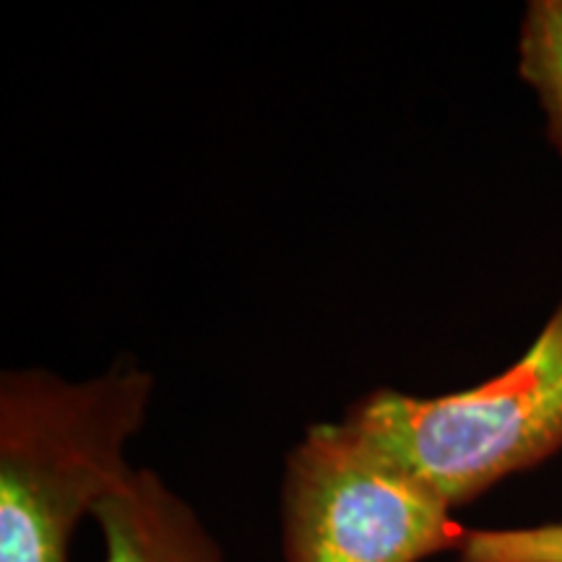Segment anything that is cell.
Instances as JSON below:
<instances>
[{"label":"cell","mask_w":562,"mask_h":562,"mask_svg":"<svg viewBox=\"0 0 562 562\" xmlns=\"http://www.w3.org/2000/svg\"><path fill=\"white\" fill-rule=\"evenodd\" d=\"M344 422L451 508L472 503L562 448V302L521 360L492 381L427 398L375 389Z\"/></svg>","instance_id":"7a4b0ae2"},{"label":"cell","mask_w":562,"mask_h":562,"mask_svg":"<svg viewBox=\"0 0 562 562\" xmlns=\"http://www.w3.org/2000/svg\"><path fill=\"white\" fill-rule=\"evenodd\" d=\"M451 510L347 422H323L286 456L284 562H422L459 550Z\"/></svg>","instance_id":"3957f363"},{"label":"cell","mask_w":562,"mask_h":562,"mask_svg":"<svg viewBox=\"0 0 562 562\" xmlns=\"http://www.w3.org/2000/svg\"><path fill=\"white\" fill-rule=\"evenodd\" d=\"M151 391L133 362L83 383L40 368L0 375V562H68L81 518L133 472L125 442Z\"/></svg>","instance_id":"6da1fadb"},{"label":"cell","mask_w":562,"mask_h":562,"mask_svg":"<svg viewBox=\"0 0 562 562\" xmlns=\"http://www.w3.org/2000/svg\"><path fill=\"white\" fill-rule=\"evenodd\" d=\"M521 76L547 112V136L562 154V0H533L521 30Z\"/></svg>","instance_id":"5b68a950"},{"label":"cell","mask_w":562,"mask_h":562,"mask_svg":"<svg viewBox=\"0 0 562 562\" xmlns=\"http://www.w3.org/2000/svg\"><path fill=\"white\" fill-rule=\"evenodd\" d=\"M91 516L102 529L104 562H224L199 513L151 469H133Z\"/></svg>","instance_id":"277c9868"},{"label":"cell","mask_w":562,"mask_h":562,"mask_svg":"<svg viewBox=\"0 0 562 562\" xmlns=\"http://www.w3.org/2000/svg\"><path fill=\"white\" fill-rule=\"evenodd\" d=\"M459 562H562V524L463 533Z\"/></svg>","instance_id":"8992f818"}]
</instances>
